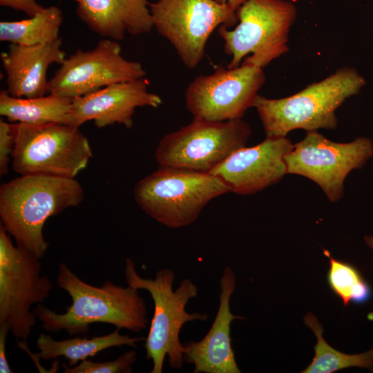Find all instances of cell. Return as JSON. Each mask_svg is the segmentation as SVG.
<instances>
[{
  "label": "cell",
  "mask_w": 373,
  "mask_h": 373,
  "mask_svg": "<svg viewBox=\"0 0 373 373\" xmlns=\"http://www.w3.org/2000/svg\"><path fill=\"white\" fill-rule=\"evenodd\" d=\"M56 283L71 298L64 313L41 305L32 309L47 332L65 330L70 336L84 334L96 323L140 332L149 325L146 305L138 289L117 285L110 280L93 286L79 278L65 262L58 267Z\"/></svg>",
  "instance_id": "1"
},
{
  "label": "cell",
  "mask_w": 373,
  "mask_h": 373,
  "mask_svg": "<svg viewBox=\"0 0 373 373\" xmlns=\"http://www.w3.org/2000/svg\"><path fill=\"white\" fill-rule=\"evenodd\" d=\"M84 198L75 178L19 175L0 188L1 224L19 247L41 258L50 246L43 233L47 220Z\"/></svg>",
  "instance_id": "2"
},
{
  "label": "cell",
  "mask_w": 373,
  "mask_h": 373,
  "mask_svg": "<svg viewBox=\"0 0 373 373\" xmlns=\"http://www.w3.org/2000/svg\"><path fill=\"white\" fill-rule=\"evenodd\" d=\"M365 84L356 69L342 67L289 97L270 99L258 95L254 107L266 137H285L296 129L307 132L335 129L336 111L347 98L358 93Z\"/></svg>",
  "instance_id": "3"
},
{
  "label": "cell",
  "mask_w": 373,
  "mask_h": 373,
  "mask_svg": "<svg viewBox=\"0 0 373 373\" xmlns=\"http://www.w3.org/2000/svg\"><path fill=\"white\" fill-rule=\"evenodd\" d=\"M124 278L128 285L147 291L154 303V314L144 344L146 358L153 363L151 372H162L166 356L171 367L181 369L184 363V347L180 339L183 325L208 318L205 313H189L186 310L189 301L198 294V286L184 278L174 290L175 274L168 268L157 271L153 279L144 278L138 274L129 258L125 260Z\"/></svg>",
  "instance_id": "4"
},
{
  "label": "cell",
  "mask_w": 373,
  "mask_h": 373,
  "mask_svg": "<svg viewBox=\"0 0 373 373\" xmlns=\"http://www.w3.org/2000/svg\"><path fill=\"white\" fill-rule=\"evenodd\" d=\"M218 178L186 169L160 166L137 182L134 199L151 218L171 229L189 226L213 199L229 193Z\"/></svg>",
  "instance_id": "5"
},
{
  "label": "cell",
  "mask_w": 373,
  "mask_h": 373,
  "mask_svg": "<svg viewBox=\"0 0 373 373\" xmlns=\"http://www.w3.org/2000/svg\"><path fill=\"white\" fill-rule=\"evenodd\" d=\"M238 23L233 30L218 28L224 51L231 57L227 68L244 62L261 68L286 53L289 32L297 10L287 0H246L236 10Z\"/></svg>",
  "instance_id": "6"
},
{
  "label": "cell",
  "mask_w": 373,
  "mask_h": 373,
  "mask_svg": "<svg viewBox=\"0 0 373 373\" xmlns=\"http://www.w3.org/2000/svg\"><path fill=\"white\" fill-rule=\"evenodd\" d=\"M12 168L19 175L75 178L93 156L86 137L63 123H13Z\"/></svg>",
  "instance_id": "7"
},
{
  "label": "cell",
  "mask_w": 373,
  "mask_h": 373,
  "mask_svg": "<svg viewBox=\"0 0 373 373\" xmlns=\"http://www.w3.org/2000/svg\"><path fill=\"white\" fill-rule=\"evenodd\" d=\"M41 258L14 245L0 225V324L7 323L19 341H26L37 318L31 307L44 303L53 289L41 275Z\"/></svg>",
  "instance_id": "8"
},
{
  "label": "cell",
  "mask_w": 373,
  "mask_h": 373,
  "mask_svg": "<svg viewBox=\"0 0 373 373\" xmlns=\"http://www.w3.org/2000/svg\"><path fill=\"white\" fill-rule=\"evenodd\" d=\"M252 134L242 119L214 122L193 118L186 126L165 135L155 150L160 166L209 173L238 149Z\"/></svg>",
  "instance_id": "9"
},
{
  "label": "cell",
  "mask_w": 373,
  "mask_h": 373,
  "mask_svg": "<svg viewBox=\"0 0 373 373\" xmlns=\"http://www.w3.org/2000/svg\"><path fill=\"white\" fill-rule=\"evenodd\" d=\"M153 28L173 46L183 64L195 68L207 41L220 26L238 22L236 11L215 0H157L149 3Z\"/></svg>",
  "instance_id": "10"
},
{
  "label": "cell",
  "mask_w": 373,
  "mask_h": 373,
  "mask_svg": "<svg viewBox=\"0 0 373 373\" xmlns=\"http://www.w3.org/2000/svg\"><path fill=\"white\" fill-rule=\"evenodd\" d=\"M373 156V143L365 137L350 142H336L318 131H307L285 155L287 174L304 176L316 183L329 201L343 196L344 182L354 169Z\"/></svg>",
  "instance_id": "11"
},
{
  "label": "cell",
  "mask_w": 373,
  "mask_h": 373,
  "mask_svg": "<svg viewBox=\"0 0 373 373\" xmlns=\"http://www.w3.org/2000/svg\"><path fill=\"white\" fill-rule=\"evenodd\" d=\"M265 82L263 68L242 61L236 68L218 66L196 77L185 90V102L193 118L214 122L242 119Z\"/></svg>",
  "instance_id": "12"
},
{
  "label": "cell",
  "mask_w": 373,
  "mask_h": 373,
  "mask_svg": "<svg viewBox=\"0 0 373 373\" xmlns=\"http://www.w3.org/2000/svg\"><path fill=\"white\" fill-rule=\"evenodd\" d=\"M145 75L141 63L123 57L117 41L104 38L93 49H78L66 58L49 79L48 93L74 99Z\"/></svg>",
  "instance_id": "13"
},
{
  "label": "cell",
  "mask_w": 373,
  "mask_h": 373,
  "mask_svg": "<svg viewBox=\"0 0 373 373\" xmlns=\"http://www.w3.org/2000/svg\"><path fill=\"white\" fill-rule=\"evenodd\" d=\"M285 137H266L251 147L234 151L209 173L239 195H251L278 182L287 174L285 155L293 149Z\"/></svg>",
  "instance_id": "14"
},
{
  "label": "cell",
  "mask_w": 373,
  "mask_h": 373,
  "mask_svg": "<svg viewBox=\"0 0 373 373\" xmlns=\"http://www.w3.org/2000/svg\"><path fill=\"white\" fill-rule=\"evenodd\" d=\"M144 77L109 85L95 92L72 99L68 124L79 128L93 120L97 128L115 124L130 128L137 107L157 108L161 97L148 90Z\"/></svg>",
  "instance_id": "15"
},
{
  "label": "cell",
  "mask_w": 373,
  "mask_h": 373,
  "mask_svg": "<svg viewBox=\"0 0 373 373\" xmlns=\"http://www.w3.org/2000/svg\"><path fill=\"white\" fill-rule=\"evenodd\" d=\"M236 285L233 269L224 267L220 280L219 306L207 334L200 341L183 343L184 361L193 365V373H240L231 338V325L241 316L231 313L230 300Z\"/></svg>",
  "instance_id": "16"
},
{
  "label": "cell",
  "mask_w": 373,
  "mask_h": 373,
  "mask_svg": "<svg viewBox=\"0 0 373 373\" xmlns=\"http://www.w3.org/2000/svg\"><path fill=\"white\" fill-rule=\"evenodd\" d=\"M61 44L60 38L36 46L10 44L1 54L7 76V92L17 97H37L48 93V67L52 64L61 65L66 58Z\"/></svg>",
  "instance_id": "17"
},
{
  "label": "cell",
  "mask_w": 373,
  "mask_h": 373,
  "mask_svg": "<svg viewBox=\"0 0 373 373\" xmlns=\"http://www.w3.org/2000/svg\"><path fill=\"white\" fill-rule=\"evenodd\" d=\"M76 13L94 32L119 41L127 32L146 34L153 28L148 0H73Z\"/></svg>",
  "instance_id": "18"
},
{
  "label": "cell",
  "mask_w": 373,
  "mask_h": 373,
  "mask_svg": "<svg viewBox=\"0 0 373 373\" xmlns=\"http://www.w3.org/2000/svg\"><path fill=\"white\" fill-rule=\"evenodd\" d=\"M119 329L116 328L108 334L91 338L74 337L62 341H56L49 334L41 333L36 341L39 352L34 356H30L33 359L37 358L44 361L56 360L58 357L63 356L68 361V366L73 367L103 350L123 345L136 348L137 343L146 340L144 336L131 337L129 335L121 334Z\"/></svg>",
  "instance_id": "19"
},
{
  "label": "cell",
  "mask_w": 373,
  "mask_h": 373,
  "mask_svg": "<svg viewBox=\"0 0 373 373\" xmlns=\"http://www.w3.org/2000/svg\"><path fill=\"white\" fill-rule=\"evenodd\" d=\"M72 99L52 94L37 97H17L3 90L0 92V115L13 123L68 124Z\"/></svg>",
  "instance_id": "20"
},
{
  "label": "cell",
  "mask_w": 373,
  "mask_h": 373,
  "mask_svg": "<svg viewBox=\"0 0 373 373\" xmlns=\"http://www.w3.org/2000/svg\"><path fill=\"white\" fill-rule=\"evenodd\" d=\"M63 21L61 10L54 6L44 8L28 19L0 22V41L23 46H36L57 40Z\"/></svg>",
  "instance_id": "21"
},
{
  "label": "cell",
  "mask_w": 373,
  "mask_h": 373,
  "mask_svg": "<svg viewBox=\"0 0 373 373\" xmlns=\"http://www.w3.org/2000/svg\"><path fill=\"white\" fill-rule=\"evenodd\" d=\"M305 324L315 334L317 342L315 355L303 373H332L350 367H360L373 371V347L357 354H347L334 349L323 338V329L316 317L311 312L304 318Z\"/></svg>",
  "instance_id": "22"
},
{
  "label": "cell",
  "mask_w": 373,
  "mask_h": 373,
  "mask_svg": "<svg viewBox=\"0 0 373 373\" xmlns=\"http://www.w3.org/2000/svg\"><path fill=\"white\" fill-rule=\"evenodd\" d=\"M329 263L328 284L345 306L351 302L365 303L370 298V286L354 266L334 258H329Z\"/></svg>",
  "instance_id": "23"
},
{
  "label": "cell",
  "mask_w": 373,
  "mask_h": 373,
  "mask_svg": "<svg viewBox=\"0 0 373 373\" xmlns=\"http://www.w3.org/2000/svg\"><path fill=\"white\" fill-rule=\"evenodd\" d=\"M137 360V352L128 350L114 361L94 362L84 360L73 367L62 364L64 373H131Z\"/></svg>",
  "instance_id": "24"
},
{
  "label": "cell",
  "mask_w": 373,
  "mask_h": 373,
  "mask_svg": "<svg viewBox=\"0 0 373 373\" xmlns=\"http://www.w3.org/2000/svg\"><path fill=\"white\" fill-rule=\"evenodd\" d=\"M15 147L13 123L0 120V175L3 176L8 172L9 163Z\"/></svg>",
  "instance_id": "25"
},
{
  "label": "cell",
  "mask_w": 373,
  "mask_h": 373,
  "mask_svg": "<svg viewBox=\"0 0 373 373\" xmlns=\"http://www.w3.org/2000/svg\"><path fill=\"white\" fill-rule=\"evenodd\" d=\"M0 5L22 11L28 17H32L44 9L35 0H0Z\"/></svg>",
  "instance_id": "26"
},
{
  "label": "cell",
  "mask_w": 373,
  "mask_h": 373,
  "mask_svg": "<svg viewBox=\"0 0 373 373\" xmlns=\"http://www.w3.org/2000/svg\"><path fill=\"white\" fill-rule=\"evenodd\" d=\"M10 332V327L7 323L0 324V372H12L8 361L6 352V341Z\"/></svg>",
  "instance_id": "27"
},
{
  "label": "cell",
  "mask_w": 373,
  "mask_h": 373,
  "mask_svg": "<svg viewBox=\"0 0 373 373\" xmlns=\"http://www.w3.org/2000/svg\"><path fill=\"white\" fill-rule=\"evenodd\" d=\"M219 3L227 4L234 10H237L238 8L246 1V0H215Z\"/></svg>",
  "instance_id": "28"
},
{
  "label": "cell",
  "mask_w": 373,
  "mask_h": 373,
  "mask_svg": "<svg viewBox=\"0 0 373 373\" xmlns=\"http://www.w3.org/2000/svg\"><path fill=\"white\" fill-rule=\"evenodd\" d=\"M364 240L366 245L373 250V236H365Z\"/></svg>",
  "instance_id": "29"
}]
</instances>
